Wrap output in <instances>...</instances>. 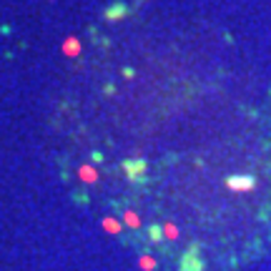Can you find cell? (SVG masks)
I'll return each instance as SVG.
<instances>
[{
	"label": "cell",
	"mask_w": 271,
	"mask_h": 271,
	"mask_svg": "<svg viewBox=\"0 0 271 271\" xmlns=\"http://www.w3.org/2000/svg\"><path fill=\"white\" fill-rule=\"evenodd\" d=\"M106 229H108V231H118V223H116V221H106Z\"/></svg>",
	"instance_id": "6da1fadb"
},
{
	"label": "cell",
	"mask_w": 271,
	"mask_h": 271,
	"mask_svg": "<svg viewBox=\"0 0 271 271\" xmlns=\"http://www.w3.org/2000/svg\"><path fill=\"white\" fill-rule=\"evenodd\" d=\"M166 236H168V239H176V229H173V226H166Z\"/></svg>",
	"instance_id": "7a4b0ae2"
}]
</instances>
